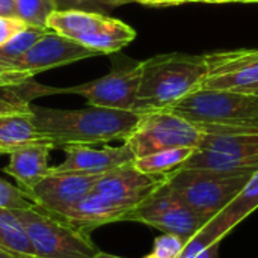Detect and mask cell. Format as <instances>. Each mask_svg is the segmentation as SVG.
<instances>
[{
  "label": "cell",
  "instance_id": "19",
  "mask_svg": "<svg viewBox=\"0 0 258 258\" xmlns=\"http://www.w3.org/2000/svg\"><path fill=\"white\" fill-rule=\"evenodd\" d=\"M0 248L18 257H36L15 210L5 207H0Z\"/></svg>",
  "mask_w": 258,
  "mask_h": 258
},
{
  "label": "cell",
  "instance_id": "29",
  "mask_svg": "<svg viewBox=\"0 0 258 258\" xmlns=\"http://www.w3.org/2000/svg\"><path fill=\"white\" fill-rule=\"evenodd\" d=\"M30 77L15 73V71H8L0 67V88H17L24 83H27Z\"/></svg>",
  "mask_w": 258,
  "mask_h": 258
},
{
  "label": "cell",
  "instance_id": "28",
  "mask_svg": "<svg viewBox=\"0 0 258 258\" xmlns=\"http://www.w3.org/2000/svg\"><path fill=\"white\" fill-rule=\"evenodd\" d=\"M24 27H27V24L23 23L21 20H17V18H2L0 17V45L8 42L11 38H14Z\"/></svg>",
  "mask_w": 258,
  "mask_h": 258
},
{
  "label": "cell",
  "instance_id": "9",
  "mask_svg": "<svg viewBox=\"0 0 258 258\" xmlns=\"http://www.w3.org/2000/svg\"><path fill=\"white\" fill-rule=\"evenodd\" d=\"M181 168L243 171L258 169V135L204 133Z\"/></svg>",
  "mask_w": 258,
  "mask_h": 258
},
{
  "label": "cell",
  "instance_id": "31",
  "mask_svg": "<svg viewBox=\"0 0 258 258\" xmlns=\"http://www.w3.org/2000/svg\"><path fill=\"white\" fill-rule=\"evenodd\" d=\"M0 17L2 18H18L15 0H0Z\"/></svg>",
  "mask_w": 258,
  "mask_h": 258
},
{
  "label": "cell",
  "instance_id": "37",
  "mask_svg": "<svg viewBox=\"0 0 258 258\" xmlns=\"http://www.w3.org/2000/svg\"><path fill=\"white\" fill-rule=\"evenodd\" d=\"M189 2H204V3H215V0H189Z\"/></svg>",
  "mask_w": 258,
  "mask_h": 258
},
{
  "label": "cell",
  "instance_id": "30",
  "mask_svg": "<svg viewBox=\"0 0 258 258\" xmlns=\"http://www.w3.org/2000/svg\"><path fill=\"white\" fill-rule=\"evenodd\" d=\"M219 257V243H215L212 246H207L201 251L192 252V254H181L180 258H218Z\"/></svg>",
  "mask_w": 258,
  "mask_h": 258
},
{
  "label": "cell",
  "instance_id": "3",
  "mask_svg": "<svg viewBox=\"0 0 258 258\" xmlns=\"http://www.w3.org/2000/svg\"><path fill=\"white\" fill-rule=\"evenodd\" d=\"M255 171L180 168L166 174V184L198 216L209 222L233 201Z\"/></svg>",
  "mask_w": 258,
  "mask_h": 258
},
{
  "label": "cell",
  "instance_id": "4",
  "mask_svg": "<svg viewBox=\"0 0 258 258\" xmlns=\"http://www.w3.org/2000/svg\"><path fill=\"white\" fill-rule=\"evenodd\" d=\"M15 213L38 258H94L100 252L89 233L71 227L35 204Z\"/></svg>",
  "mask_w": 258,
  "mask_h": 258
},
{
  "label": "cell",
  "instance_id": "18",
  "mask_svg": "<svg viewBox=\"0 0 258 258\" xmlns=\"http://www.w3.org/2000/svg\"><path fill=\"white\" fill-rule=\"evenodd\" d=\"M35 142H45L42 135L33 124L30 115L0 116V156Z\"/></svg>",
  "mask_w": 258,
  "mask_h": 258
},
{
  "label": "cell",
  "instance_id": "7",
  "mask_svg": "<svg viewBox=\"0 0 258 258\" xmlns=\"http://www.w3.org/2000/svg\"><path fill=\"white\" fill-rule=\"evenodd\" d=\"M204 132L177 113L162 109L141 115L132 135L124 141L135 157L172 148H197Z\"/></svg>",
  "mask_w": 258,
  "mask_h": 258
},
{
  "label": "cell",
  "instance_id": "20",
  "mask_svg": "<svg viewBox=\"0 0 258 258\" xmlns=\"http://www.w3.org/2000/svg\"><path fill=\"white\" fill-rule=\"evenodd\" d=\"M195 148H172V150H163L157 151L144 157L135 159L133 165L136 169H139L144 174L151 175H166L174 172L175 169H180L186 160L192 156Z\"/></svg>",
  "mask_w": 258,
  "mask_h": 258
},
{
  "label": "cell",
  "instance_id": "25",
  "mask_svg": "<svg viewBox=\"0 0 258 258\" xmlns=\"http://www.w3.org/2000/svg\"><path fill=\"white\" fill-rule=\"evenodd\" d=\"M33 203L27 198V195L18 187L12 186L6 180L0 178V207L11 210H23L30 207Z\"/></svg>",
  "mask_w": 258,
  "mask_h": 258
},
{
  "label": "cell",
  "instance_id": "8",
  "mask_svg": "<svg viewBox=\"0 0 258 258\" xmlns=\"http://www.w3.org/2000/svg\"><path fill=\"white\" fill-rule=\"evenodd\" d=\"M138 222L183 239L192 240L204 227L206 221L198 216L166 183L162 184L150 198L132 210L124 222Z\"/></svg>",
  "mask_w": 258,
  "mask_h": 258
},
{
  "label": "cell",
  "instance_id": "17",
  "mask_svg": "<svg viewBox=\"0 0 258 258\" xmlns=\"http://www.w3.org/2000/svg\"><path fill=\"white\" fill-rule=\"evenodd\" d=\"M51 150L53 147L47 142L24 145L9 154V163L3 168V172L11 175L17 186L27 194L50 174L48 159Z\"/></svg>",
  "mask_w": 258,
  "mask_h": 258
},
{
  "label": "cell",
  "instance_id": "15",
  "mask_svg": "<svg viewBox=\"0 0 258 258\" xmlns=\"http://www.w3.org/2000/svg\"><path fill=\"white\" fill-rule=\"evenodd\" d=\"M65 159L56 166H50V174L79 172L91 175H103L119 166L135 162V154L128 145L94 148L92 145H68L62 148Z\"/></svg>",
  "mask_w": 258,
  "mask_h": 258
},
{
  "label": "cell",
  "instance_id": "12",
  "mask_svg": "<svg viewBox=\"0 0 258 258\" xmlns=\"http://www.w3.org/2000/svg\"><path fill=\"white\" fill-rule=\"evenodd\" d=\"M165 183L166 175L144 174L133 163H128L103 174L92 190L128 215Z\"/></svg>",
  "mask_w": 258,
  "mask_h": 258
},
{
  "label": "cell",
  "instance_id": "35",
  "mask_svg": "<svg viewBox=\"0 0 258 258\" xmlns=\"http://www.w3.org/2000/svg\"><path fill=\"white\" fill-rule=\"evenodd\" d=\"M0 258H23V257H18V255L11 254V252H8V251H5V249H2V248H0Z\"/></svg>",
  "mask_w": 258,
  "mask_h": 258
},
{
  "label": "cell",
  "instance_id": "11",
  "mask_svg": "<svg viewBox=\"0 0 258 258\" xmlns=\"http://www.w3.org/2000/svg\"><path fill=\"white\" fill-rule=\"evenodd\" d=\"M94 56L100 54L74 39L65 38L50 30L5 70L33 77L35 74L44 73L47 70L74 63Z\"/></svg>",
  "mask_w": 258,
  "mask_h": 258
},
{
  "label": "cell",
  "instance_id": "22",
  "mask_svg": "<svg viewBox=\"0 0 258 258\" xmlns=\"http://www.w3.org/2000/svg\"><path fill=\"white\" fill-rule=\"evenodd\" d=\"M48 32H50V29H39V27H33V26L24 27L14 38H11L8 42H5L3 45H0V67L2 68H6L11 63H14L38 39H41Z\"/></svg>",
  "mask_w": 258,
  "mask_h": 258
},
{
  "label": "cell",
  "instance_id": "36",
  "mask_svg": "<svg viewBox=\"0 0 258 258\" xmlns=\"http://www.w3.org/2000/svg\"><path fill=\"white\" fill-rule=\"evenodd\" d=\"M94 258H122V257H116V255H112V254H106V252H98Z\"/></svg>",
  "mask_w": 258,
  "mask_h": 258
},
{
  "label": "cell",
  "instance_id": "27",
  "mask_svg": "<svg viewBox=\"0 0 258 258\" xmlns=\"http://www.w3.org/2000/svg\"><path fill=\"white\" fill-rule=\"evenodd\" d=\"M32 107L27 101L18 98H5L0 97V116H11V115H30Z\"/></svg>",
  "mask_w": 258,
  "mask_h": 258
},
{
  "label": "cell",
  "instance_id": "38",
  "mask_svg": "<svg viewBox=\"0 0 258 258\" xmlns=\"http://www.w3.org/2000/svg\"><path fill=\"white\" fill-rule=\"evenodd\" d=\"M144 258H154V257H153V255L150 254V255H147V257H144Z\"/></svg>",
  "mask_w": 258,
  "mask_h": 258
},
{
  "label": "cell",
  "instance_id": "6",
  "mask_svg": "<svg viewBox=\"0 0 258 258\" xmlns=\"http://www.w3.org/2000/svg\"><path fill=\"white\" fill-rule=\"evenodd\" d=\"M168 110L204 130L258 119V97L237 91L201 88Z\"/></svg>",
  "mask_w": 258,
  "mask_h": 258
},
{
  "label": "cell",
  "instance_id": "33",
  "mask_svg": "<svg viewBox=\"0 0 258 258\" xmlns=\"http://www.w3.org/2000/svg\"><path fill=\"white\" fill-rule=\"evenodd\" d=\"M237 92H243V94H252V95H257L258 97V82L254 85H249V86H245V88H240L237 89Z\"/></svg>",
  "mask_w": 258,
  "mask_h": 258
},
{
  "label": "cell",
  "instance_id": "32",
  "mask_svg": "<svg viewBox=\"0 0 258 258\" xmlns=\"http://www.w3.org/2000/svg\"><path fill=\"white\" fill-rule=\"evenodd\" d=\"M132 3H141L145 6L163 8V6H177V5L189 3V0H132Z\"/></svg>",
  "mask_w": 258,
  "mask_h": 258
},
{
  "label": "cell",
  "instance_id": "14",
  "mask_svg": "<svg viewBox=\"0 0 258 258\" xmlns=\"http://www.w3.org/2000/svg\"><path fill=\"white\" fill-rule=\"evenodd\" d=\"M100 177L101 175L79 172L48 174L26 195L36 207L54 215L71 207L92 192Z\"/></svg>",
  "mask_w": 258,
  "mask_h": 258
},
{
  "label": "cell",
  "instance_id": "34",
  "mask_svg": "<svg viewBox=\"0 0 258 258\" xmlns=\"http://www.w3.org/2000/svg\"><path fill=\"white\" fill-rule=\"evenodd\" d=\"M215 3H258V0H215Z\"/></svg>",
  "mask_w": 258,
  "mask_h": 258
},
{
  "label": "cell",
  "instance_id": "39",
  "mask_svg": "<svg viewBox=\"0 0 258 258\" xmlns=\"http://www.w3.org/2000/svg\"><path fill=\"white\" fill-rule=\"evenodd\" d=\"M35 258H38V257H35Z\"/></svg>",
  "mask_w": 258,
  "mask_h": 258
},
{
  "label": "cell",
  "instance_id": "24",
  "mask_svg": "<svg viewBox=\"0 0 258 258\" xmlns=\"http://www.w3.org/2000/svg\"><path fill=\"white\" fill-rule=\"evenodd\" d=\"M56 11H68L79 9L86 12H98L103 14L107 9L132 3V0H53Z\"/></svg>",
  "mask_w": 258,
  "mask_h": 258
},
{
  "label": "cell",
  "instance_id": "10",
  "mask_svg": "<svg viewBox=\"0 0 258 258\" xmlns=\"http://www.w3.org/2000/svg\"><path fill=\"white\" fill-rule=\"evenodd\" d=\"M141 62L128 70L112 71L104 77L68 88H47L39 85V95L74 94L85 97L89 106L136 112L141 83ZM139 113V112H138Z\"/></svg>",
  "mask_w": 258,
  "mask_h": 258
},
{
  "label": "cell",
  "instance_id": "23",
  "mask_svg": "<svg viewBox=\"0 0 258 258\" xmlns=\"http://www.w3.org/2000/svg\"><path fill=\"white\" fill-rule=\"evenodd\" d=\"M15 8L23 23L39 29H47V21L56 11L53 0H15Z\"/></svg>",
  "mask_w": 258,
  "mask_h": 258
},
{
  "label": "cell",
  "instance_id": "26",
  "mask_svg": "<svg viewBox=\"0 0 258 258\" xmlns=\"http://www.w3.org/2000/svg\"><path fill=\"white\" fill-rule=\"evenodd\" d=\"M186 242L177 236L165 234L154 240V248L151 255L154 258H180Z\"/></svg>",
  "mask_w": 258,
  "mask_h": 258
},
{
  "label": "cell",
  "instance_id": "16",
  "mask_svg": "<svg viewBox=\"0 0 258 258\" xmlns=\"http://www.w3.org/2000/svg\"><path fill=\"white\" fill-rule=\"evenodd\" d=\"M125 215L127 212H124L122 209H119L118 206L112 204L109 200L92 190L71 207L51 216L91 234V231L98 227L113 222H124Z\"/></svg>",
  "mask_w": 258,
  "mask_h": 258
},
{
  "label": "cell",
  "instance_id": "21",
  "mask_svg": "<svg viewBox=\"0 0 258 258\" xmlns=\"http://www.w3.org/2000/svg\"><path fill=\"white\" fill-rule=\"evenodd\" d=\"M258 82V62L242 67L228 73L209 74L203 88L206 89H224V91H237L240 88L254 85Z\"/></svg>",
  "mask_w": 258,
  "mask_h": 258
},
{
  "label": "cell",
  "instance_id": "1",
  "mask_svg": "<svg viewBox=\"0 0 258 258\" xmlns=\"http://www.w3.org/2000/svg\"><path fill=\"white\" fill-rule=\"evenodd\" d=\"M141 115L133 110L97 106L85 109L32 107L35 127L53 148L125 141L136 128Z\"/></svg>",
  "mask_w": 258,
  "mask_h": 258
},
{
  "label": "cell",
  "instance_id": "13",
  "mask_svg": "<svg viewBox=\"0 0 258 258\" xmlns=\"http://www.w3.org/2000/svg\"><path fill=\"white\" fill-rule=\"evenodd\" d=\"M258 209V169L251 175L248 183L242 187V190L233 198V201L219 212L212 221L206 224V227L184 245L181 254H192L201 251L215 243H221V240L228 236V233L236 228L245 218L252 215Z\"/></svg>",
  "mask_w": 258,
  "mask_h": 258
},
{
  "label": "cell",
  "instance_id": "5",
  "mask_svg": "<svg viewBox=\"0 0 258 258\" xmlns=\"http://www.w3.org/2000/svg\"><path fill=\"white\" fill-rule=\"evenodd\" d=\"M47 29L74 39L98 54H109L127 47L136 38V30L127 23L98 12L79 9L54 11Z\"/></svg>",
  "mask_w": 258,
  "mask_h": 258
},
{
  "label": "cell",
  "instance_id": "2",
  "mask_svg": "<svg viewBox=\"0 0 258 258\" xmlns=\"http://www.w3.org/2000/svg\"><path fill=\"white\" fill-rule=\"evenodd\" d=\"M136 112L169 109L203 88L209 74L206 56L168 53L141 62Z\"/></svg>",
  "mask_w": 258,
  "mask_h": 258
}]
</instances>
